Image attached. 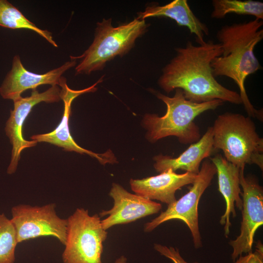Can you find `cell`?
Segmentation results:
<instances>
[{
	"label": "cell",
	"instance_id": "1",
	"mask_svg": "<svg viewBox=\"0 0 263 263\" xmlns=\"http://www.w3.org/2000/svg\"><path fill=\"white\" fill-rule=\"evenodd\" d=\"M176 55L162 70L158 80L167 93L181 89L188 100L203 103L219 99L241 104L239 94L219 83L212 73L211 63L222 54L221 44L212 40L194 45L188 41L184 47L175 48Z\"/></svg>",
	"mask_w": 263,
	"mask_h": 263
},
{
	"label": "cell",
	"instance_id": "2",
	"mask_svg": "<svg viewBox=\"0 0 263 263\" xmlns=\"http://www.w3.org/2000/svg\"><path fill=\"white\" fill-rule=\"evenodd\" d=\"M263 20L255 19L223 26L216 35L222 54L211 63L214 76L232 79L239 89L242 104L248 116L259 119H263V112L256 110L250 101L244 83L247 76L262 69L254 49L263 38Z\"/></svg>",
	"mask_w": 263,
	"mask_h": 263
},
{
	"label": "cell",
	"instance_id": "3",
	"mask_svg": "<svg viewBox=\"0 0 263 263\" xmlns=\"http://www.w3.org/2000/svg\"><path fill=\"white\" fill-rule=\"evenodd\" d=\"M173 96L169 97L155 92L156 97L167 106L166 113L162 116L146 114L143 118L144 127L147 129V138L151 143L169 136H176L183 144L194 143L201 138L199 127L195 118L206 111L214 110L224 102L219 99L195 103L185 97L180 89L175 90Z\"/></svg>",
	"mask_w": 263,
	"mask_h": 263
},
{
	"label": "cell",
	"instance_id": "4",
	"mask_svg": "<svg viewBox=\"0 0 263 263\" xmlns=\"http://www.w3.org/2000/svg\"><path fill=\"white\" fill-rule=\"evenodd\" d=\"M213 129L214 150H221L227 161L240 168L255 164L263 169V139L249 116L226 112L219 115Z\"/></svg>",
	"mask_w": 263,
	"mask_h": 263
},
{
	"label": "cell",
	"instance_id": "5",
	"mask_svg": "<svg viewBox=\"0 0 263 263\" xmlns=\"http://www.w3.org/2000/svg\"><path fill=\"white\" fill-rule=\"evenodd\" d=\"M148 27L145 20L136 18L116 27L112 24L111 19L97 22L91 45L81 55L70 56L71 59H81L75 68V75H89L101 70L108 62L117 56H123L147 32Z\"/></svg>",
	"mask_w": 263,
	"mask_h": 263
},
{
	"label": "cell",
	"instance_id": "6",
	"mask_svg": "<svg viewBox=\"0 0 263 263\" xmlns=\"http://www.w3.org/2000/svg\"><path fill=\"white\" fill-rule=\"evenodd\" d=\"M67 220L63 263H102L103 243L108 232L99 215L91 216L87 209L77 208Z\"/></svg>",
	"mask_w": 263,
	"mask_h": 263
},
{
	"label": "cell",
	"instance_id": "7",
	"mask_svg": "<svg viewBox=\"0 0 263 263\" xmlns=\"http://www.w3.org/2000/svg\"><path fill=\"white\" fill-rule=\"evenodd\" d=\"M216 172L213 163L209 159H205L189 191L179 199L168 205L166 210L158 216L145 224L144 231L150 232L169 220H180L189 228L194 247H201L202 243L199 227L198 204L201 196L210 185Z\"/></svg>",
	"mask_w": 263,
	"mask_h": 263
},
{
	"label": "cell",
	"instance_id": "8",
	"mask_svg": "<svg viewBox=\"0 0 263 263\" xmlns=\"http://www.w3.org/2000/svg\"><path fill=\"white\" fill-rule=\"evenodd\" d=\"M11 220L18 243L44 236H53L63 245L66 242L67 220L59 217L54 203L42 206L20 204L11 208Z\"/></svg>",
	"mask_w": 263,
	"mask_h": 263
},
{
	"label": "cell",
	"instance_id": "9",
	"mask_svg": "<svg viewBox=\"0 0 263 263\" xmlns=\"http://www.w3.org/2000/svg\"><path fill=\"white\" fill-rule=\"evenodd\" d=\"M244 168H241L240 173V184L243 189L240 233L235 240L229 242L233 249V262L243 253L252 251L255 232L263 225V187L256 178L244 176Z\"/></svg>",
	"mask_w": 263,
	"mask_h": 263
},
{
	"label": "cell",
	"instance_id": "10",
	"mask_svg": "<svg viewBox=\"0 0 263 263\" xmlns=\"http://www.w3.org/2000/svg\"><path fill=\"white\" fill-rule=\"evenodd\" d=\"M60 94V88L55 85L41 93L36 89L32 90L30 96H21L13 100L14 109L10 111L5 127V133L12 146L11 160L7 169L8 174L16 172L22 150L34 147L38 143L35 140H26L22 136L24 122L32 108L41 102L50 103L59 101Z\"/></svg>",
	"mask_w": 263,
	"mask_h": 263
},
{
	"label": "cell",
	"instance_id": "11",
	"mask_svg": "<svg viewBox=\"0 0 263 263\" xmlns=\"http://www.w3.org/2000/svg\"><path fill=\"white\" fill-rule=\"evenodd\" d=\"M103 77L92 86L80 90L70 89L67 84L66 79L61 76L59 87H61L60 97L64 103V111L62 119L57 127L52 132L44 134L33 135L30 138L38 142H46L62 148L64 150L75 151L80 154L86 153L98 160L102 165L117 162L116 158L111 150L103 153H96L84 149L74 141L71 135L69 121L71 113V104L73 100L81 94L94 92L96 85L102 81Z\"/></svg>",
	"mask_w": 263,
	"mask_h": 263
},
{
	"label": "cell",
	"instance_id": "12",
	"mask_svg": "<svg viewBox=\"0 0 263 263\" xmlns=\"http://www.w3.org/2000/svg\"><path fill=\"white\" fill-rule=\"evenodd\" d=\"M109 195L113 200V207L99 214L100 218L108 216L101 221L106 230L115 225L129 224L157 213L162 208L160 203L132 194L116 183L113 184Z\"/></svg>",
	"mask_w": 263,
	"mask_h": 263
},
{
	"label": "cell",
	"instance_id": "13",
	"mask_svg": "<svg viewBox=\"0 0 263 263\" xmlns=\"http://www.w3.org/2000/svg\"><path fill=\"white\" fill-rule=\"evenodd\" d=\"M76 64V60L71 59L57 68L38 74L27 70L19 56L15 55L12 60V68L0 86V94L3 99L13 101L21 97V94L28 89H36L38 86L44 84L58 86L62 75Z\"/></svg>",
	"mask_w": 263,
	"mask_h": 263
},
{
	"label": "cell",
	"instance_id": "14",
	"mask_svg": "<svg viewBox=\"0 0 263 263\" xmlns=\"http://www.w3.org/2000/svg\"><path fill=\"white\" fill-rule=\"evenodd\" d=\"M196 175L188 172L178 174L169 169L156 176L141 179H131L130 184L135 194L169 205L176 200V191L192 184Z\"/></svg>",
	"mask_w": 263,
	"mask_h": 263
},
{
	"label": "cell",
	"instance_id": "15",
	"mask_svg": "<svg viewBox=\"0 0 263 263\" xmlns=\"http://www.w3.org/2000/svg\"><path fill=\"white\" fill-rule=\"evenodd\" d=\"M216 168L218 175V190L223 196L226 204L225 212L221 217L220 223L224 225L225 235L227 237L231 224V215L235 217V206L242 210L243 201L240 184L241 168L226 160L218 153L210 158Z\"/></svg>",
	"mask_w": 263,
	"mask_h": 263
},
{
	"label": "cell",
	"instance_id": "16",
	"mask_svg": "<svg viewBox=\"0 0 263 263\" xmlns=\"http://www.w3.org/2000/svg\"><path fill=\"white\" fill-rule=\"evenodd\" d=\"M213 144V129L210 127L198 141L191 144L178 157L173 158L162 154L155 156L154 168L160 173L171 169L174 171L180 169L197 174L201 162L214 151Z\"/></svg>",
	"mask_w": 263,
	"mask_h": 263
},
{
	"label": "cell",
	"instance_id": "17",
	"mask_svg": "<svg viewBox=\"0 0 263 263\" xmlns=\"http://www.w3.org/2000/svg\"><path fill=\"white\" fill-rule=\"evenodd\" d=\"M137 15L136 19L139 20H145L150 17L170 18L175 21L179 26L187 27L190 33L195 35L199 45L205 43L204 37L209 34L207 26L195 16L187 0H174L164 5L151 4Z\"/></svg>",
	"mask_w": 263,
	"mask_h": 263
},
{
	"label": "cell",
	"instance_id": "18",
	"mask_svg": "<svg viewBox=\"0 0 263 263\" xmlns=\"http://www.w3.org/2000/svg\"><path fill=\"white\" fill-rule=\"evenodd\" d=\"M0 26L11 29L33 31L45 38L54 47H58L51 32L38 28L7 0H0Z\"/></svg>",
	"mask_w": 263,
	"mask_h": 263
},
{
	"label": "cell",
	"instance_id": "19",
	"mask_svg": "<svg viewBox=\"0 0 263 263\" xmlns=\"http://www.w3.org/2000/svg\"><path fill=\"white\" fill-rule=\"evenodd\" d=\"M211 17L224 18L228 14L251 15L256 19H263V3L252 0H213Z\"/></svg>",
	"mask_w": 263,
	"mask_h": 263
},
{
	"label": "cell",
	"instance_id": "20",
	"mask_svg": "<svg viewBox=\"0 0 263 263\" xmlns=\"http://www.w3.org/2000/svg\"><path fill=\"white\" fill-rule=\"evenodd\" d=\"M18 244L11 219L0 213V263H15V250Z\"/></svg>",
	"mask_w": 263,
	"mask_h": 263
},
{
	"label": "cell",
	"instance_id": "21",
	"mask_svg": "<svg viewBox=\"0 0 263 263\" xmlns=\"http://www.w3.org/2000/svg\"><path fill=\"white\" fill-rule=\"evenodd\" d=\"M233 263H263V245L260 241L256 243L255 250L240 256Z\"/></svg>",
	"mask_w": 263,
	"mask_h": 263
},
{
	"label": "cell",
	"instance_id": "22",
	"mask_svg": "<svg viewBox=\"0 0 263 263\" xmlns=\"http://www.w3.org/2000/svg\"><path fill=\"white\" fill-rule=\"evenodd\" d=\"M154 248L161 255L169 258L173 263H188L182 258L177 248L156 244H154Z\"/></svg>",
	"mask_w": 263,
	"mask_h": 263
},
{
	"label": "cell",
	"instance_id": "23",
	"mask_svg": "<svg viewBox=\"0 0 263 263\" xmlns=\"http://www.w3.org/2000/svg\"><path fill=\"white\" fill-rule=\"evenodd\" d=\"M114 263H129L127 261V258L124 256H122L118 258H117Z\"/></svg>",
	"mask_w": 263,
	"mask_h": 263
}]
</instances>
